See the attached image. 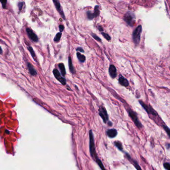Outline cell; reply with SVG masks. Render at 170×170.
Segmentation results:
<instances>
[{
	"mask_svg": "<svg viewBox=\"0 0 170 170\" xmlns=\"http://www.w3.org/2000/svg\"><path fill=\"white\" fill-rule=\"evenodd\" d=\"M89 151L91 157L94 160H95V162L97 164L101 170H106L105 169L101 161L99 159L97 154L95 146L94 136L93 132L91 130L89 131Z\"/></svg>",
	"mask_w": 170,
	"mask_h": 170,
	"instance_id": "cell-1",
	"label": "cell"
},
{
	"mask_svg": "<svg viewBox=\"0 0 170 170\" xmlns=\"http://www.w3.org/2000/svg\"><path fill=\"white\" fill-rule=\"evenodd\" d=\"M142 31V27L141 25H139L133 31L132 34V38L134 44L136 45H139L140 39Z\"/></svg>",
	"mask_w": 170,
	"mask_h": 170,
	"instance_id": "cell-2",
	"label": "cell"
},
{
	"mask_svg": "<svg viewBox=\"0 0 170 170\" xmlns=\"http://www.w3.org/2000/svg\"><path fill=\"white\" fill-rule=\"evenodd\" d=\"M123 20L127 23L128 25L130 27H133L135 20V15L132 12L128 11L124 15Z\"/></svg>",
	"mask_w": 170,
	"mask_h": 170,
	"instance_id": "cell-3",
	"label": "cell"
},
{
	"mask_svg": "<svg viewBox=\"0 0 170 170\" xmlns=\"http://www.w3.org/2000/svg\"><path fill=\"white\" fill-rule=\"evenodd\" d=\"M128 112V114L129 116H130V117L133 120L135 125L139 129H141L143 125L140 122V120H139V118L138 117L136 112H135L134 111H133L131 109H129Z\"/></svg>",
	"mask_w": 170,
	"mask_h": 170,
	"instance_id": "cell-4",
	"label": "cell"
},
{
	"mask_svg": "<svg viewBox=\"0 0 170 170\" xmlns=\"http://www.w3.org/2000/svg\"><path fill=\"white\" fill-rule=\"evenodd\" d=\"M139 102L141 106L143 107V108L145 110V111L147 112V113H148V114L151 115H152L153 116H155V117L158 116V113L151 106H149V105H148L147 104H146L142 101L139 100Z\"/></svg>",
	"mask_w": 170,
	"mask_h": 170,
	"instance_id": "cell-5",
	"label": "cell"
},
{
	"mask_svg": "<svg viewBox=\"0 0 170 170\" xmlns=\"http://www.w3.org/2000/svg\"><path fill=\"white\" fill-rule=\"evenodd\" d=\"M98 113L99 115L102 119L103 122L105 124L108 123L109 121V117L108 115L107 114V112L106 109L103 106H100L98 109Z\"/></svg>",
	"mask_w": 170,
	"mask_h": 170,
	"instance_id": "cell-6",
	"label": "cell"
},
{
	"mask_svg": "<svg viewBox=\"0 0 170 170\" xmlns=\"http://www.w3.org/2000/svg\"><path fill=\"white\" fill-rule=\"evenodd\" d=\"M86 14H87V19L89 20H92L94 18L98 17L100 14L99 6L96 5L95 6L93 13H92V12L91 11H87L86 12Z\"/></svg>",
	"mask_w": 170,
	"mask_h": 170,
	"instance_id": "cell-7",
	"label": "cell"
},
{
	"mask_svg": "<svg viewBox=\"0 0 170 170\" xmlns=\"http://www.w3.org/2000/svg\"><path fill=\"white\" fill-rule=\"evenodd\" d=\"M53 74L55 77L59 81L62 85H65L67 83L66 79L61 75L60 72L57 69H54L53 70Z\"/></svg>",
	"mask_w": 170,
	"mask_h": 170,
	"instance_id": "cell-8",
	"label": "cell"
},
{
	"mask_svg": "<svg viewBox=\"0 0 170 170\" xmlns=\"http://www.w3.org/2000/svg\"><path fill=\"white\" fill-rule=\"evenodd\" d=\"M26 31L29 37L34 42L37 43L38 41V37L37 35L30 28H27Z\"/></svg>",
	"mask_w": 170,
	"mask_h": 170,
	"instance_id": "cell-9",
	"label": "cell"
},
{
	"mask_svg": "<svg viewBox=\"0 0 170 170\" xmlns=\"http://www.w3.org/2000/svg\"><path fill=\"white\" fill-rule=\"evenodd\" d=\"M53 3L54 4V6H55V7H56V9L57 10L58 12L59 13V14L61 16V17L64 20H66L65 15H64L63 11L62 10V8L61 6V5H60L59 2L58 1H56V0H53Z\"/></svg>",
	"mask_w": 170,
	"mask_h": 170,
	"instance_id": "cell-10",
	"label": "cell"
},
{
	"mask_svg": "<svg viewBox=\"0 0 170 170\" xmlns=\"http://www.w3.org/2000/svg\"><path fill=\"white\" fill-rule=\"evenodd\" d=\"M109 74L110 77L112 78H116L117 75L116 68L114 65H113V64H111V65H110V66H109Z\"/></svg>",
	"mask_w": 170,
	"mask_h": 170,
	"instance_id": "cell-11",
	"label": "cell"
},
{
	"mask_svg": "<svg viewBox=\"0 0 170 170\" xmlns=\"http://www.w3.org/2000/svg\"><path fill=\"white\" fill-rule=\"evenodd\" d=\"M125 154L126 155L127 158L128 159V160L130 162L134 165V166L135 167V168L137 169V170H142L141 167L139 165L138 163L137 162V161L134 160V159H132L131 156L129 155L128 153H125Z\"/></svg>",
	"mask_w": 170,
	"mask_h": 170,
	"instance_id": "cell-12",
	"label": "cell"
},
{
	"mask_svg": "<svg viewBox=\"0 0 170 170\" xmlns=\"http://www.w3.org/2000/svg\"><path fill=\"white\" fill-rule=\"evenodd\" d=\"M118 81H119V84L123 86L127 87L129 84L128 80L121 75H119V76Z\"/></svg>",
	"mask_w": 170,
	"mask_h": 170,
	"instance_id": "cell-13",
	"label": "cell"
},
{
	"mask_svg": "<svg viewBox=\"0 0 170 170\" xmlns=\"http://www.w3.org/2000/svg\"><path fill=\"white\" fill-rule=\"evenodd\" d=\"M27 66H28V70L29 71L30 74L32 76H36L37 75V70L32 65V64L30 62H28Z\"/></svg>",
	"mask_w": 170,
	"mask_h": 170,
	"instance_id": "cell-14",
	"label": "cell"
},
{
	"mask_svg": "<svg viewBox=\"0 0 170 170\" xmlns=\"http://www.w3.org/2000/svg\"><path fill=\"white\" fill-rule=\"evenodd\" d=\"M106 134L110 138H113L117 135V131L115 129H110L106 131Z\"/></svg>",
	"mask_w": 170,
	"mask_h": 170,
	"instance_id": "cell-15",
	"label": "cell"
},
{
	"mask_svg": "<svg viewBox=\"0 0 170 170\" xmlns=\"http://www.w3.org/2000/svg\"><path fill=\"white\" fill-rule=\"evenodd\" d=\"M68 67H69V70H70V71L71 72V73H72V74H75V68H74V66H73L71 58L70 56H69L68 57Z\"/></svg>",
	"mask_w": 170,
	"mask_h": 170,
	"instance_id": "cell-16",
	"label": "cell"
},
{
	"mask_svg": "<svg viewBox=\"0 0 170 170\" xmlns=\"http://www.w3.org/2000/svg\"><path fill=\"white\" fill-rule=\"evenodd\" d=\"M59 67L60 70L61 74L63 77H64L66 75V70L65 67L63 63H60L59 64Z\"/></svg>",
	"mask_w": 170,
	"mask_h": 170,
	"instance_id": "cell-17",
	"label": "cell"
},
{
	"mask_svg": "<svg viewBox=\"0 0 170 170\" xmlns=\"http://www.w3.org/2000/svg\"><path fill=\"white\" fill-rule=\"evenodd\" d=\"M76 55H77V58L78 60L79 61V62H81V63H83L85 61L86 58L84 55L81 54L79 52H77Z\"/></svg>",
	"mask_w": 170,
	"mask_h": 170,
	"instance_id": "cell-18",
	"label": "cell"
},
{
	"mask_svg": "<svg viewBox=\"0 0 170 170\" xmlns=\"http://www.w3.org/2000/svg\"><path fill=\"white\" fill-rule=\"evenodd\" d=\"M115 146L120 151L123 152V148L122 146V144L120 141H115L114 143Z\"/></svg>",
	"mask_w": 170,
	"mask_h": 170,
	"instance_id": "cell-19",
	"label": "cell"
},
{
	"mask_svg": "<svg viewBox=\"0 0 170 170\" xmlns=\"http://www.w3.org/2000/svg\"><path fill=\"white\" fill-rule=\"evenodd\" d=\"M28 50L29 51V52H30V54H31L32 57H33V58L34 59V60H35V61H36V53H35V52H34V51L33 48L31 46H28Z\"/></svg>",
	"mask_w": 170,
	"mask_h": 170,
	"instance_id": "cell-20",
	"label": "cell"
},
{
	"mask_svg": "<svg viewBox=\"0 0 170 170\" xmlns=\"http://www.w3.org/2000/svg\"><path fill=\"white\" fill-rule=\"evenodd\" d=\"M61 36H62V33H60L59 32V33L56 34L55 37L54 38V42L55 43H58L59 42Z\"/></svg>",
	"mask_w": 170,
	"mask_h": 170,
	"instance_id": "cell-21",
	"label": "cell"
},
{
	"mask_svg": "<svg viewBox=\"0 0 170 170\" xmlns=\"http://www.w3.org/2000/svg\"><path fill=\"white\" fill-rule=\"evenodd\" d=\"M101 35L103 36V37L105 39H106L108 41H110V39H111V37H110V36H109V35L108 34L105 33H104V32H101Z\"/></svg>",
	"mask_w": 170,
	"mask_h": 170,
	"instance_id": "cell-22",
	"label": "cell"
},
{
	"mask_svg": "<svg viewBox=\"0 0 170 170\" xmlns=\"http://www.w3.org/2000/svg\"><path fill=\"white\" fill-rule=\"evenodd\" d=\"M91 36H92L95 40H96L97 41L99 42H101V39L99 37H98V36H97L96 34H93V33H91Z\"/></svg>",
	"mask_w": 170,
	"mask_h": 170,
	"instance_id": "cell-23",
	"label": "cell"
},
{
	"mask_svg": "<svg viewBox=\"0 0 170 170\" xmlns=\"http://www.w3.org/2000/svg\"><path fill=\"white\" fill-rule=\"evenodd\" d=\"M24 4H25V3L23 2H20L18 3V6L19 7V9L20 11H21L22 10Z\"/></svg>",
	"mask_w": 170,
	"mask_h": 170,
	"instance_id": "cell-24",
	"label": "cell"
},
{
	"mask_svg": "<svg viewBox=\"0 0 170 170\" xmlns=\"http://www.w3.org/2000/svg\"><path fill=\"white\" fill-rule=\"evenodd\" d=\"M170 163H165L164 164V167L166 170H170Z\"/></svg>",
	"mask_w": 170,
	"mask_h": 170,
	"instance_id": "cell-25",
	"label": "cell"
},
{
	"mask_svg": "<svg viewBox=\"0 0 170 170\" xmlns=\"http://www.w3.org/2000/svg\"><path fill=\"white\" fill-rule=\"evenodd\" d=\"M76 51L78 52H84V51L83 50V48L82 47H78L77 49H76Z\"/></svg>",
	"mask_w": 170,
	"mask_h": 170,
	"instance_id": "cell-26",
	"label": "cell"
},
{
	"mask_svg": "<svg viewBox=\"0 0 170 170\" xmlns=\"http://www.w3.org/2000/svg\"><path fill=\"white\" fill-rule=\"evenodd\" d=\"M0 2H1L2 4V6L3 7L4 9H6V3L7 2V1H0Z\"/></svg>",
	"mask_w": 170,
	"mask_h": 170,
	"instance_id": "cell-27",
	"label": "cell"
},
{
	"mask_svg": "<svg viewBox=\"0 0 170 170\" xmlns=\"http://www.w3.org/2000/svg\"><path fill=\"white\" fill-rule=\"evenodd\" d=\"M64 26L63 25H60L59 26V30L60 33H62V32L63 31V30H64Z\"/></svg>",
	"mask_w": 170,
	"mask_h": 170,
	"instance_id": "cell-28",
	"label": "cell"
},
{
	"mask_svg": "<svg viewBox=\"0 0 170 170\" xmlns=\"http://www.w3.org/2000/svg\"><path fill=\"white\" fill-rule=\"evenodd\" d=\"M98 30H99L100 31H101V32H103V28H102L101 26H99L98 27Z\"/></svg>",
	"mask_w": 170,
	"mask_h": 170,
	"instance_id": "cell-29",
	"label": "cell"
},
{
	"mask_svg": "<svg viewBox=\"0 0 170 170\" xmlns=\"http://www.w3.org/2000/svg\"><path fill=\"white\" fill-rule=\"evenodd\" d=\"M107 124H108V125H109V126H112V125H113V123L111 122V121H108Z\"/></svg>",
	"mask_w": 170,
	"mask_h": 170,
	"instance_id": "cell-30",
	"label": "cell"
},
{
	"mask_svg": "<svg viewBox=\"0 0 170 170\" xmlns=\"http://www.w3.org/2000/svg\"><path fill=\"white\" fill-rule=\"evenodd\" d=\"M3 53V50L2 49V47L0 46V54H2Z\"/></svg>",
	"mask_w": 170,
	"mask_h": 170,
	"instance_id": "cell-31",
	"label": "cell"
},
{
	"mask_svg": "<svg viewBox=\"0 0 170 170\" xmlns=\"http://www.w3.org/2000/svg\"><path fill=\"white\" fill-rule=\"evenodd\" d=\"M167 146H168V149H170V144L169 143L168 144Z\"/></svg>",
	"mask_w": 170,
	"mask_h": 170,
	"instance_id": "cell-32",
	"label": "cell"
}]
</instances>
